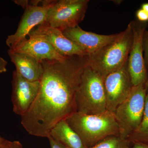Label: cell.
<instances>
[{
	"mask_svg": "<svg viewBox=\"0 0 148 148\" xmlns=\"http://www.w3.org/2000/svg\"><path fill=\"white\" fill-rule=\"evenodd\" d=\"M38 92L21 124L30 135L48 138L53 127L77 112L76 97L87 55L68 56L63 61H41Z\"/></svg>",
	"mask_w": 148,
	"mask_h": 148,
	"instance_id": "obj_1",
	"label": "cell"
},
{
	"mask_svg": "<svg viewBox=\"0 0 148 148\" xmlns=\"http://www.w3.org/2000/svg\"><path fill=\"white\" fill-rule=\"evenodd\" d=\"M66 119L88 148L109 136H119V127L113 112L106 110L95 114L76 112Z\"/></svg>",
	"mask_w": 148,
	"mask_h": 148,
	"instance_id": "obj_2",
	"label": "cell"
},
{
	"mask_svg": "<svg viewBox=\"0 0 148 148\" xmlns=\"http://www.w3.org/2000/svg\"><path fill=\"white\" fill-rule=\"evenodd\" d=\"M114 41L87 55L88 65L103 77L121 69L127 62L133 40L132 21Z\"/></svg>",
	"mask_w": 148,
	"mask_h": 148,
	"instance_id": "obj_3",
	"label": "cell"
},
{
	"mask_svg": "<svg viewBox=\"0 0 148 148\" xmlns=\"http://www.w3.org/2000/svg\"><path fill=\"white\" fill-rule=\"evenodd\" d=\"M76 104L77 112L83 114H95L107 110L104 77L88 63L82 75Z\"/></svg>",
	"mask_w": 148,
	"mask_h": 148,
	"instance_id": "obj_4",
	"label": "cell"
},
{
	"mask_svg": "<svg viewBox=\"0 0 148 148\" xmlns=\"http://www.w3.org/2000/svg\"><path fill=\"white\" fill-rule=\"evenodd\" d=\"M147 91L145 84L133 86L129 95L114 112L119 129V136L128 140L140 126Z\"/></svg>",
	"mask_w": 148,
	"mask_h": 148,
	"instance_id": "obj_5",
	"label": "cell"
},
{
	"mask_svg": "<svg viewBox=\"0 0 148 148\" xmlns=\"http://www.w3.org/2000/svg\"><path fill=\"white\" fill-rule=\"evenodd\" d=\"M88 0L56 1L48 10L45 23L63 32L76 27L85 16Z\"/></svg>",
	"mask_w": 148,
	"mask_h": 148,
	"instance_id": "obj_6",
	"label": "cell"
},
{
	"mask_svg": "<svg viewBox=\"0 0 148 148\" xmlns=\"http://www.w3.org/2000/svg\"><path fill=\"white\" fill-rule=\"evenodd\" d=\"M133 42L127 60V68L133 86L145 84L148 77L144 57L143 34L147 28L144 22L132 21Z\"/></svg>",
	"mask_w": 148,
	"mask_h": 148,
	"instance_id": "obj_7",
	"label": "cell"
},
{
	"mask_svg": "<svg viewBox=\"0 0 148 148\" xmlns=\"http://www.w3.org/2000/svg\"><path fill=\"white\" fill-rule=\"evenodd\" d=\"M107 110L114 112L127 98L133 85L128 72L127 62L122 68L104 78Z\"/></svg>",
	"mask_w": 148,
	"mask_h": 148,
	"instance_id": "obj_8",
	"label": "cell"
},
{
	"mask_svg": "<svg viewBox=\"0 0 148 148\" xmlns=\"http://www.w3.org/2000/svg\"><path fill=\"white\" fill-rule=\"evenodd\" d=\"M56 1H45L41 5L29 3L24 11L16 32L10 35L6 40V45L10 49L27 38V36L36 26L45 22L48 10Z\"/></svg>",
	"mask_w": 148,
	"mask_h": 148,
	"instance_id": "obj_9",
	"label": "cell"
},
{
	"mask_svg": "<svg viewBox=\"0 0 148 148\" xmlns=\"http://www.w3.org/2000/svg\"><path fill=\"white\" fill-rule=\"evenodd\" d=\"M12 85L13 111L21 116L29 111L36 100L40 81H29L15 70L12 74Z\"/></svg>",
	"mask_w": 148,
	"mask_h": 148,
	"instance_id": "obj_10",
	"label": "cell"
},
{
	"mask_svg": "<svg viewBox=\"0 0 148 148\" xmlns=\"http://www.w3.org/2000/svg\"><path fill=\"white\" fill-rule=\"evenodd\" d=\"M29 35L36 36L45 41L58 53L65 57L88 55L80 47L67 38L62 31L50 27L45 22L34 28Z\"/></svg>",
	"mask_w": 148,
	"mask_h": 148,
	"instance_id": "obj_11",
	"label": "cell"
},
{
	"mask_svg": "<svg viewBox=\"0 0 148 148\" xmlns=\"http://www.w3.org/2000/svg\"><path fill=\"white\" fill-rule=\"evenodd\" d=\"M63 34L80 47L88 55L92 54L114 41L120 34H98L83 30L79 25L64 30Z\"/></svg>",
	"mask_w": 148,
	"mask_h": 148,
	"instance_id": "obj_12",
	"label": "cell"
},
{
	"mask_svg": "<svg viewBox=\"0 0 148 148\" xmlns=\"http://www.w3.org/2000/svg\"><path fill=\"white\" fill-rule=\"evenodd\" d=\"M29 38L21 41L13 48L8 51L26 53L40 62L45 60L63 61L67 57L58 53L49 43L39 37L28 35Z\"/></svg>",
	"mask_w": 148,
	"mask_h": 148,
	"instance_id": "obj_13",
	"label": "cell"
},
{
	"mask_svg": "<svg viewBox=\"0 0 148 148\" xmlns=\"http://www.w3.org/2000/svg\"><path fill=\"white\" fill-rule=\"evenodd\" d=\"M8 53L16 71L24 78L32 82L40 81L43 71L41 62L26 53L8 51Z\"/></svg>",
	"mask_w": 148,
	"mask_h": 148,
	"instance_id": "obj_14",
	"label": "cell"
},
{
	"mask_svg": "<svg viewBox=\"0 0 148 148\" xmlns=\"http://www.w3.org/2000/svg\"><path fill=\"white\" fill-rule=\"evenodd\" d=\"M49 136L66 148H87L79 135L72 129L66 119L58 122L51 130Z\"/></svg>",
	"mask_w": 148,
	"mask_h": 148,
	"instance_id": "obj_15",
	"label": "cell"
},
{
	"mask_svg": "<svg viewBox=\"0 0 148 148\" xmlns=\"http://www.w3.org/2000/svg\"><path fill=\"white\" fill-rule=\"evenodd\" d=\"M130 143L140 141L148 142V94H147L143 119L140 126L128 139Z\"/></svg>",
	"mask_w": 148,
	"mask_h": 148,
	"instance_id": "obj_16",
	"label": "cell"
},
{
	"mask_svg": "<svg viewBox=\"0 0 148 148\" xmlns=\"http://www.w3.org/2000/svg\"><path fill=\"white\" fill-rule=\"evenodd\" d=\"M130 144L129 140L120 136H111L90 148H127L130 147Z\"/></svg>",
	"mask_w": 148,
	"mask_h": 148,
	"instance_id": "obj_17",
	"label": "cell"
},
{
	"mask_svg": "<svg viewBox=\"0 0 148 148\" xmlns=\"http://www.w3.org/2000/svg\"><path fill=\"white\" fill-rule=\"evenodd\" d=\"M143 46L145 64L148 70V31L147 30H145L143 34Z\"/></svg>",
	"mask_w": 148,
	"mask_h": 148,
	"instance_id": "obj_18",
	"label": "cell"
},
{
	"mask_svg": "<svg viewBox=\"0 0 148 148\" xmlns=\"http://www.w3.org/2000/svg\"><path fill=\"white\" fill-rule=\"evenodd\" d=\"M136 16L138 21L141 22L148 21V14L142 8L138 10L136 12Z\"/></svg>",
	"mask_w": 148,
	"mask_h": 148,
	"instance_id": "obj_19",
	"label": "cell"
},
{
	"mask_svg": "<svg viewBox=\"0 0 148 148\" xmlns=\"http://www.w3.org/2000/svg\"><path fill=\"white\" fill-rule=\"evenodd\" d=\"M47 138L49 141L51 148H66L60 143L54 140L51 136H49Z\"/></svg>",
	"mask_w": 148,
	"mask_h": 148,
	"instance_id": "obj_20",
	"label": "cell"
},
{
	"mask_svg": "<svg viewBox=\"0 0 148 148\" xmlns=\"http://www.w3.org/2000/svg\"><path fill=\"white\" fill-rule=\"evenodd\" d=\"M132 148H148V142L136 141L132 142Z\"/></svg>",
	"mask_w": 148,
	"mask_h": 148,
	"instance_id": "obj_21",
	"label": "cell"
},
{
	"mask_svg": "<svg viewBox=\"0 0 148 148\" xmlns=\"http://www.w3.org/2000/svg\"><path fill=\"white\" fill-rule=\"evenodd\" d=\"M7 64V62L4 59L0 57V73L6 72Z\"/></svg>",
	"mask_w": 148,
	"mask_h": 148,
	"instance_id": "obj_22",
	"label": "cell"
},
{
	"mask_svg": "<svg viewBox=\"0 0 148 148\" xmlns=\"http://www.w3.org/2000/svg\"><path fill=\"white\" fill-rule=\"evenodd\" d=\"M14 2L16 4L18 5L21 6L23 8L25 9L29 5V1H26V0H16V1H14Z\"/></svg>",
	"mask_w": 148,
	"mask_h": 148,
	"instance_id": "obj_23",
	"label": "cell"
},
{
	"mask_svg": "<svg viewBox=\"0 0 148 148\" xmlns=\"http://www.w3.org/2000/svg\"><path fill=\"white\" fill-rule=\"evenodd\" d=\"M10 148H23V146L18 141H14L10 142Z\"/></svg>",
	"mask_w": 148,
	"mask_h": 148,
	"instance_id": "obj_24",
	"label": "cell"
},
{
	"mask_svg": "<svg viewBox=\"0 0 148 148\" xmlns=\"http://www.w3.org/2000/svg\"><path fill=\"white\" fill-rule=\"evenodd\" d=\"M141 8L148 14V3H145L142 5Z\"/></svg>",
	"mask_w": 148,
	"mask_h": 148,
	"instance_id": "obj_25",
	"label": "cell"
},
{
	"mask_svg": "<svg viewBox=\"0 0 148 148\" xmlns=\"http://www.w3.org/2000/svg\"><path fill=\"white\" fill-rule=\"evenodd\" d=\"M10 142L7 141L5 144L0 146V148H10Z\"/></svg>",
	"mask_w": 148,
	"mask_h": 148,
	"instance_id": "obj_26",
	"label": "cell"
},
{
	"mask_svg": "<svg viewBox=\"0 0 148 148\" xmlns=\"http://www.w3.org/2000/svg\"><path fill=\"white\" fill-rule=\"evenodd\" d=\"M8 140H5L4 138H2L0 136V146L6 143Z\"/></svg>",
	"mask_w": 148,
	"mask_h": 148,
	"instance_id": "obj_27",
	"label": "cell"
},
{
	"mask_svg": "<svg viewBox=\"0 0 148 148\" xmlns=\"http://www.w3.org/2000/svg\"><path fill=\"white\" fill-rule=\"evenodd\" d=\"M145 87L146 89V91H147V94H148V77L147 81L145 84Z\"/></svg>",
	"mask_w": 148,
	"mask_h": 148,
	"instance_id": "obj_28",
	"label": "cell"
},
{
	"mask_svg": "<svg viewBox=\"0 0 148 148\" xmlns=\"http://www.w3.org/2000/svg\"><path fill=\"white\" fill-rule=\"evenodd\" d=\"M130 148V147L129 148Z\"/></svg>",
	"mask_w": 148,
	"mask_h": 148,
	"instance_id": "obj_29",
	"label": "cell"
}]
</instances>
